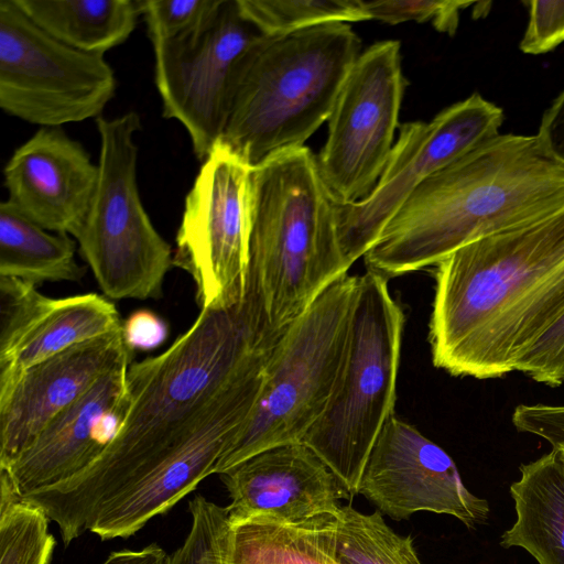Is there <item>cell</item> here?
Here are the masks:
<instances>
[{
	"label": "cell",
	"instance_id": "obj_13",
	"mask_svg": "<svg viewBox=\"0 0 564 564\" xmlns=\"http://www.w3.org/2000/svg\"><path fill=\"white\" fill-rule=\"evenodd\" d=\"M260 35L237 0H221L200 28L152 42L163 117L186 129L198 160L204 161L221 138L237 66Z\"/></svg>",
	"mask_w": 564,
	"mask_h": 564
},
{
	"label": "cell",
	"instance_id": "obj_35",
	"mask_svg": "<svg viewBox=\"0 0 564 564\" xmlns=\"http://www.w3.org/2000/svg\"><path fill=\"white\" fill-rule=\"evenodd\" d=\"M535 135L546 154L564 166V90L544 112Z\"/></svg>",
	"mask_w": 564,
	"mask_h": 564
},
{
	"label": "cell",
	"instance_id": "obj_9",
	"mask_svg": "<svg viewBox=\"0 0 564 564\" xmlns=\"http://www.w3.org/2000/svg\"><path fill=\"white\" fill-rule=\"evenodd\" d=\"M117 87L104 55L66 45L0 0V107L41 127L98 119Z\"/></svg>",
	"mask_w": 564,
	"mask_h": 564
},
{
	"label": "cell",
	"instance_id": "obj_11",
	"mask_svg": "<svg viewBox=\"0 0 564 564\" xmlns=\"http://www.w3.org/2000/svg\"><path fill=\"white\" fill-rule=\"evenodd\" d=\"M251 170L218 142L203 161L185 198L173 265L193 279L200 310L232 306L243 299Z\"/></svg>",
	"mask_w": 564,
	"mask_h": 564
},
{
	"label": "cell",
	"instance_id": "obj_31",
	"mask_svg": "<svg viewBox=\"0 0 564 564\" xmlns=\"http://www.w3.org/2000/svg\"><path fill=\"white\" fill-rule=\"evenodd\" d=\"M516 371L549 387L564 383V314L532 345Z\"/></svg>",
	"mask_w": 564,
	"mask_h": 564
},
{
	"label": "cell",
	"instance_id": "obj_17",
	"mask_svg": "<svg viewBox=\"0 0 564 564\" xmlns=\"http://www.w3.org/2000/svg\"><path fill=\"white\" fill-rule=\"evenodd\" d=\"M230 505L231 523L264 519L297 524L323 516H337L340 499L349 494L304 443L262 451L220 474Z\"/></svg>",
	"mask_w": 564,
	"mask_h": 564
},
{
	"label": "cell",
	"instance_id": "obj_24",
	"mask_svg": "<svg viewBox=\"0 0 564 564\" xmlns=\"http://www.w3.org/2000/svg\"><path fill=\"white\" fill-rule=\"evenodd\" d=\"M336 519L335 554L339 564H422L412 538L395 533L379 510L365 514L341 506Z\"/></svg>",
	"mask_w": 564,
	"mask_h": 564
},
{
	"label": "cell",
	"instance_id": "obj_28",
	"mask_svg": "<svg viewBox=\"0 0 564 564\" xmlns=\"http://www.w3.org/2000/svg\"><path fill=\"white\" fill-rule=\"evenodd\" d=\"M192 517L184 543L169 557L167 564H225V540L229 519L227 507L203 496L188 502Z\"/></svg>",
	"mask_w": 564,
	"mask_h": 564
},
{
	"label": "cell",
	"instance_id": "obj_2",
	"mask_svg": "<svg viewBox=\"0 0 564 564\" xmlns=\"http://www.w3.org/2000/svg\"><path fill=\"white\" fill-rule=\"evenodd\" d=\"M435 267L433 365L480 380L514 372L564 314V206L474 240Z\"/></svg>",
	"mask_w": 564,
	"mask_h": 564
},
{
	"label": "cell",
	"instance_id": "obj_32",
	"mask_svg": "<svg viewBox=\"0 0 564 564\" xmlns=\"http://www.w3.org/2000/svg\"><path fill=\"white\" fill-rule=\"evenodd\" d=\"M529 21L520 42L527 54H543L564 42V0H535L524 2Z\"/></svg>",
	"mask_w": 564,
	"mask_h": 564
},
{
	"label": "cell",
	"instance_id": "obj_18",
	"mask_svg": "<svg viewBox=\"0 0 564 564\" xmlns=\"http://www.w3.org/2000/svg\"><path fill=\"white\" fill-rule=\"evenodd\" d=\"M116 306L87 293L64 299L0 276V384L63 350L122 327Z\"/></svg>",
	"mask_w": 564,
	"mask_h": 564
},
{
	"label": "cell",
	"instance_id": "obj_21",
	"mask_svg": "<svg viewBox=\"0 0 564 564\" xmlns=\"http://www.w3.org/2000/svg\"><path fill=\"white\" fill-rule=\"evenodd\" d=\"M510 486L516 521L501 535V546H519L539 564H564V454L552 448L520 466Z\"/></svg>",
	"mask_w": 564,
	"mask_h": 564
},
{
	"label": "cell",
	"instance_id": "obj_16",
	"mask_svg": "<svg viewBox=\"0 0 564 564\" xmlns=\"http://www.w3.org/2000/svg\"><path fill=\"white\" fill-rule=\"evenodd\" d=\"M122 327L74 345L0 384V469L101 377L131 362Z\"/></svg>",
	"mask_w": 564,
	"mask_h": 564
},
{
	"label": "cell",
	"instance_id": "obj_14",
	"mask_svg": "<svg viewBox=\"0 0 564 564\" xmlns=\"http://www.w3.org/2000/svg\"><path fill=\"white\" fill-rule=\"evenodd\" d=\"M272 348L263 351L214 401L195 429L147 475L89 519L87 530L102 541L127 539L169 511L207 476L251 414L263 387Z\"/></svg>",
	"mask_w": 564,
	"mask_h": 564
},
{
	"label": "cell",
	"instance_id": "obj_22",
	"mask_svg": "<svg viewBox=\"0 0 564 564\" xmlns=\"http://www.w3.org/2000/svg\"><path fill=\"white\" fill-rule=\"evenodd\" d=\"M41 29L76 50L105 55L135 29L139 0H15Z\"/></svg>",
	"mask_w": 564,
	"mask_h": 564
},
{
	"label": "cell",
	"instance_id": "obj_10",
	"mask_svg": "<svg viewBox=\"0 0 564 564\" xmlns=\"http://www.w3.org/2000/svg\"><path fill=\"white\" fill-rule=\"evenodd\" d=\"M400 47L399 41L386 40L360 53L334 102L316 161L338 204L366 198L391 153L406 85Z\"/></svg>",
	"mask_w": 564,
	"mask_h": 564
},
{
	"label": "cell",
	"instance_id": "obj_1",
	"mask_svg": "<svg viewBox=\"0 0 564 564\" xmlns=\"http://www.w3.org/2000/svg\"><path fill=\"white\" fill-rule=\"evenodd\" d=\"M274 343L259 330L242 301L202 308L166 350L130 364L128 409L97 459L28 499L57 524L67 546L87 531L102 505L151 471L183 441L217 397Z\"/></svg>",
	"mask_w": 564,
	"mask_h": 564
},
{
	"label": "cell",
	"instance_id": "obj_7",
	"mask_svg": "<svg viewBox=\"0 0 564 564\" xmlns=\"http://www.w3.org/2000/svg\"><path fill=\"white\" fill-rule=\"evenodd\" d=\"M404 314L388 278L359 274L346 356L319 419L302 438L349 496L359 482L386 422L394 415Z\"/></svg>",
	"mask_w": 564,
	"mask_h": 564
},
{
	"label": "cell",
	"instance_id": "obj_6",
	"mask_svg": "<svg viewBox=\"0 0 564 564\" xmlns=\"http://www.w3.org/2000/svg\"><path fill=\"white\" fill-rule=\"evenodd\" d=\"M359 275L326 288L278 337L260 397L214 474L274 446L301 442L325 411L344 365Z\"/></svg>",
	"mask_w": 564,
	"mask_h": 564
},
{
	"label": "cell",
	"instance_id": "obj_37",
	"mask_svg": "<svg viewBox=\"0 0 564 564\" xmlns=\"http://www.w3.org/2000/svg\"><path fill=\"white\" fill-rule=\"evenodd\" d=\"M561 451H563V449H561ZM563 454H564V451H563Z\"/></svg>",
	"mask_w": 564,
	"mask_h": 564
},
{
	"label": "cell",
	"instance_id": "obj_5",
	"mask_svg": "<svg viewBox=\"0 0 564 564\" xmlns=\"http://www.w3.org/2000/svg\"><path fill=\"white\" fill-rule=\"evenodd\" d=\"M360 48L359 36L341 22L260 35L237 66L218 142L251 167L304 147L328 120Z\"/></svg>",
	"mask_w": 564,
	"mask_h": 564
},
{
	"label": "cell",
	"instance_id": "obj_25",
	"mask_svg": "<svg viewBox=\"0 0 564 564\" xmlns=\"http://www.w3.org/2000/svg\"><path fill=\"white\" fill-rule=\"evenodd\" d=\"M48 518L22 498L9 475L0 470V564H48L55 539Z\"/></svg>",
	"mask_w": 564,
	"mask_h": 564
},
{
	"label": "cell",
	"instance_id": "obj_20",
	"mask_svg": "<svg viewBox=\"0 0 564 564\" xmlns=\"http://www.w3.org/2000/svg\"><path fill=\"white\" fill-rule=\"evenodd\" d=\"M8 202L44 229L74 236L95 195L99 167L61 127H41L3 170Z\"/></svg>",
	"mask_w": 564,
	"mask_h": 564
},
{
	"label": "cell",
	"instance_id": "obj_8",
	"mask_svg": "<svg viewBox=\"0 0 564 564\" xmlns=\"http://www.w3.org/2000/svg\"><path fill=\"white\" fill-rule=\"evenodd\" d=\"M99 177L89 210L73 238L104 294L110 299H159L173 251L153 226L137 181L141 130L137 112L96 119Z\"/></svg>",
	"mask_w": 564,
	"mask_h": 564
},
{
	"label": "cell",
	"instance_id": "obj_29",
	"mask_svg": "<svg viewBox=\"0 0 564 564\" xmlns=\"http://www.w3.org/2000/svg\"><path fill=\"white\" fill-rule=\"evenodd\" d=\"M221 0H139L151 42L171 40L204 25Z\"/></svg>",
	"mask_w": 564,
	"mask_h": 564
},
{
	"label": "cell",
	"instance_id": "obj_3",
	"mask_svg": "<svg viewBox=\"0 0 564 564\" xmlns=\"http://www.w3.org/2000/svg\"><path fill=\"white\" fill-rule=\"evenodd\" d=\"M564 206V166L536 135L498 134L423 181L364 256L386 278Z\"/></svg>",
	"mask_w": 564,
	"mask_h": 564
},
{
	"label": "cell",
	"instance_id": "obj_36",
	"mask_svg": "<svg viewBox=\"0 0 564 564\" xmlns=\"http://www.w3.org/2000/svg\"><path fill=\"white\" fill-rule=\"evenodd\" d=\"M170 555L158 544L141 550H121L111 552L101 564H167Z\"/></svg>",
	"mask_w": 564,
	"mask_h": 564
},
{
	"label": "cell",
	"instance_id": "obj_15",
	"mask_svg": "<svg viewBox=\"0 0 564 564\" xmlns=\"http://www.w3.org/2000/svg\"><path fill=\"white\" fill-rule=\"evenodd\" d=\"M358 494L395 520L430 511L453 516L474 529L489 517L487 500L465 487L452 457L395 415L371 449Z\"/></svg>",
	"mask_w": 564,
	"mask_h": 564
},
{
	"label": "cell",
	"instance_id": "obj_33",
	"mask_svg": "<svg viewBox=\"0 0 564 564\" xmlns=\"http://www.w3.org/2000/svg\"><path fill=\"white\" fill-rule=\"evenodd\" d=\"M511 422L518 432L538 436L552 448L564 451V404H519Z\"/></svg>",
	"mask_w": 564,
	"mask_h": 564
},
{
	"label": "cell",
	"instance_id": "obj_34",
	"mask_svg": "<svg viewBox=\"0 0 564 564\" xmlns=\"http://www.w3.org/2000/svg\"><path fill=\"white\" fill-rule=\"evenodd\" d=\"M122 335L132 350H152L161 346L167 337L165 322L148 310L133 312L122 323Z\"/></svg>",
	"mask_w": 564,
	"mask_h": 564
},
{
	"label": "cell",
	"instance_id": "obj_4",
	"mask_svg": "<svg viewBox=\"0 0 564 564\" xmlns=\"http://www.w3.org/2000/svg\"><path fill=\"white\" fill-rule=\"evenodd\" d=\"M249 262L243 302L276 338L348 273L335 200L307 147L270 156L250 173Z\"/></svg>",
	"mask_w": 564,
	"mask_h": 564
},
{
	"label": "cell",
	"instance_id": "obj_23",
	"mask_svg": "<svg viewBox=\"0 0 564 564\" xmlns=\"http://www.w3.org/2000/svg\"><path fill=\"white\" fill-rule=\"evenodd\" d=\"M76 240L30 220L12 204H0V276L37 285L77 282L85 274L76 259Z\"/></svg>",
	"mask_w": 564,
	"mask_h": 564
},
{
	"label": "cell",
	"instance_id": "obj_12",
	"mask_svg": "<svg viewBox=\"0 0 564 564\" xmlns=\"http://www.w3.org/2000/svg\"><path fill=\"white\" fill-rule=\"evenodd\" d=\"M503 110L478 93L431 121L405 122L372 192L354 204L335 202L339 243L351 267L372 247L410 194L429 176L497 137Z\"/></svg>",
	"mask_w": 564,
	"mask_h": 564
},
{
	"label": "cell",
	"instance_id": "obj_19",
	"mask_svg": "<svg viewBox=\"0 0 564 564\" xmlns=\"http://www.w3.org/2000/svg\"><path fill=\"white\" fill-rule=\"evenodd\" d=\"M123 362L58 413L6 468L17 492L25 497L86 469L116 435L129 404Z\"/></svg>",
	"mask_w": 564,
	"mask_h": 564
},
{
	"label": "cell",
	"instance_id": "obj_30",
	"mask_svg": "<svg viewBox=\"0 0 564 564\" xmlns=\"http://www.w3.org/2000/svg\"><path fill=\"white\" fill-rule=\"evenodd\" d=\"M473 4L476 3L456 0L364 1L369 20H378L392 25L406 21H429L437 31L449 35L457 30L459 11Z\"/></svg>",
	"mask_w": 564,
	"mask_h": 564
},
{
	"label": "cell",
	"instance_id": "obj_26",
	"mask_svg": "<svg viewBox=\"0 0 564 564\" xmlns=\"http://www.w3.org/2000/svg\"><path fill=\"white\" fill-rule=\"evenodd\" d=\"M237 3L242 17L265 36L332 22L369 20L361 0H237Z\"/></svg>",
	"mask_w": 564,
	"mask_h": 564
},
{
	"label": "cell",
	"instance_id": "obj_27",
	"mask_svg": "<svg viewBox=\"0 0 564 564\" xmlns=\"http://www.w3.org/2000/svg\"><path fill=\"white\" fill-rule=\"evenodd\" d=\"M275 547L302 564H339L335 554L336 516H323L297 524L251 519Z\"/></svg>",
	"mask_w": 564,
	"mask_h": 564
}]
</instances>
